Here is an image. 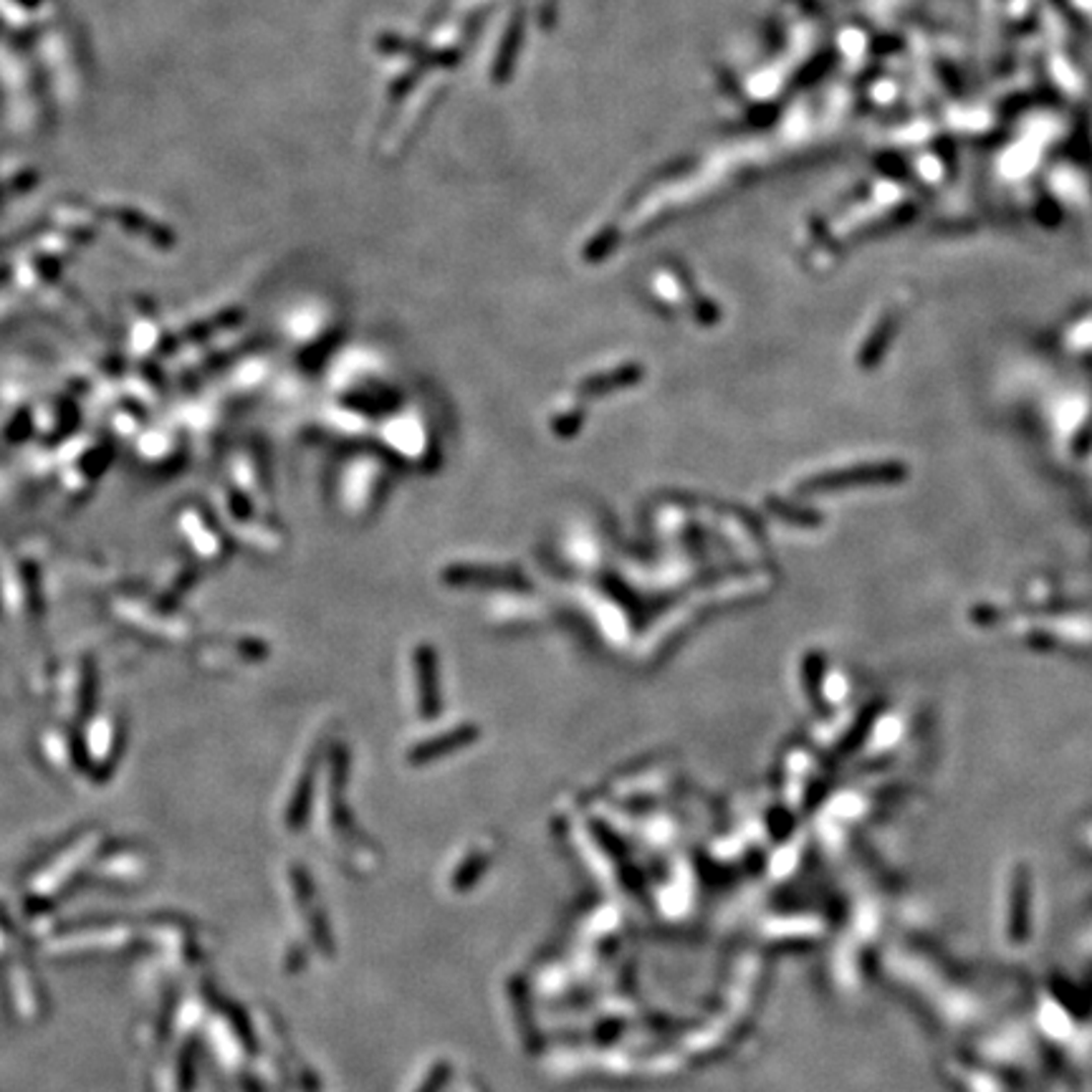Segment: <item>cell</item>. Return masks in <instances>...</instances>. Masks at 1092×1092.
Masks as SVG:
<instances>
[{"mask_svg": "<svg viewBox=\"0 0 1092 1092\" xmlns=\"http://www.w3.org/2000/svg\"><path fill=\"white\" fill-rule=\"evenodd\" d=\"M640 377L638 370H620V373L615 375H602V377H594L589 379V382L581 384V392H589V395H602V392H610V389H617V387H628L630 382H635V379Z\"/></svg>", "mask_w": 1092, "mask_h": 1092, "instance_id": "6da1fadb", "label": "cell"}]
</instances>
